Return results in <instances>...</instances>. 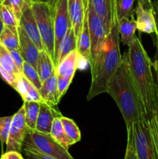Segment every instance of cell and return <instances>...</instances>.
I'll use <instances>...</instances> for the list:
<instances>
[{
	"label": "cell",
	"mask_w": 158,
	"mask_h": 159,
	"mask_svg": "<svg viewBox=\"0 0 158 159\" xmlns=\"http://www.w3.org/2000/svg\"><path fill=\"white\" fill-rule=\"evenodd\" d=\"M71 82L72 81L68 80V79L57 78V90H58V94L60 99H61L64 95L68 91Z\"/></svg>",
	"instance_id": "cell-37"
},
{
	"label": "cell",
	"mask_w": 158,
	"mask_h": 159,
	"mask_svg": "<svg viewBox=\"0 0 158 159\" xmlns=\"http://www.w3.org/2000/svg\"><path fill=\"white\" fill-rule=\"evenodd\" d=\"M128 47V52L123 57L149 120L153 115L156 93V79L152 71L153 64L139 37L135 36Z\"/></svg>",
	"instance_id": "cell-2"
},
{
	"label": "cell",
	"mask_w": 158,
	"mask_h": 159,
	"mask_svg": "<svg viewBox=\"0 0 158 159\" xmlns=\"http://www.w3.org/2000/svg\"><path fill=\"white\" fill-rule=\"evenodd\" d=\"M20 26L24 30L26 34L33 41V43L40 51L44 50L41 36L39 31L38 25H37L32 7L28 8L23 12L20 20Z\"/></svg>",
	"instance_id": "cell-11"
},
{
	"label": "cell",
	"mask_w": 158,
	"mask_h": 159,
	"mask_svg": "<svg viewBox=\"0 0 158 159\" xmlns=\"http://www.w3.org/2000/svg\"><path fill=\"white\" fill-rule=\"evenodd\" d=\"M26 159H57L54 157L49 156V155H43V154L37 153V152H30L27 150H23Z\"/></svg>",
	"instance_id": "cell-38"
},
{
	"label": "cell",
	"mask_w": 158,
	"mask_h": 159,
	"mask_svg": "<svg viewBox=\"0 0 158 159\" xmlns=\"http://www.w3.org/2000/svg\"><path fill=\"white\" fill-rule=\"evenodd\" d=\"M40 102H41L26 101L23 103L26 111V124L29 130H36Z\"/></svg>",
	"instance_id": "cell-23"
},
{
	"label": "cell",
	"mask_w": 158,
	"mask_h": 159,
	"mask_svg": "<svg viewBox=\"0 0 158 159\" xmlns=\"http://www.w3.org/2000/svg\"><path fill=\"white\" fill-rule=\"evenodd\" d=\"M0 17L6 26L9 27L15 34H18V26L20 21L17 20L15 14L6 5H0Z\"/></svg>",
	"instance_id": "cell-25"
},
{
	"label": "cell",
	"mask_w": 158,
	"mask_h": 159,
	"mask_svg": "<svg viewBox=\"0 0 158 159\" xmlns=\"http://www.w3.org/2000/svg\"><path fill=\"white\" fill-rule=\"evenodd\" d=\"M156 6H157V10H158V0H156Z\"/></svg>",
	"instance_id": "cell-47"
},
{
	"label": "cell",
	"mask_w": 158,
	"mask_h": 159,
	"mask_svg": "<svg viewBox=\"0 0 158 159\" xmlns=\"http://www.w3.org/2000/svg\"><path fill=\"white\" fill-rule=\"evenodd\" d=\"M132 137L135 152L139 159H158V152L150 130L148 118L146 117L127 128Z\"/></svg>",
	"instance_id": "cell-5"
},
{
	"label": "cell",
	"mask_w": 158,
	"mask_h": 159,
	"mask_svg": "<svg viewBox=\"0 0 158 159\" xmlns=\"http://www.w3.org/2000/svg\"><path fill=\"white\" fill-rule=\"evenodd\" d=\"M60 119L63 125L64 130L71 141L74 143V144L79 142L81 139V134L75 122L73 120L63 116H60Z\"/></svg>",
	"instance_id": "cell-26"
},
{
	"label": "cell",
	"mask_w": 158,
	"mask_h": 159,
	"mask_svg": "<svg viewBox=\"0 0 158 159\" xmlns=\"http://www.w3.org/2000/svg\"><path fill=\"white\" fill-rule=\"evenodd\" d=\"M0 159H24L20 152L15 151H9L2 154Z\"/></svg>",
	"instance_id": "cell-39"
},
{
	"label": "cell",
	"mask_w": 158,
	"mask_h": 159,
	"mask_svg": "<svg viewBox=\"0 0 158 159\" xmlns=\"http://www.w3.org/2000/svg\"><path fill=\"white\" fill-rule=\"evenodd\" d=\"M54 19V67L57 65V57L60 43L65 37L68 28L72 26L68 12V0H56L53 5Z\"/></svg>",
	"instance_id": "cell-8"
},
{
	"label": "cell",
	"mask_w": 158,
	"mask_h": 159,
	"mask_svg": "<svg viewBox=\"0 0 158 159\" xmlns=\"http://www.w3.org/2000/svg\"><path fill=\"white\" fill-rule=\"evenodd\" d=\"M150 130H151L152 135L156 144V150L158 152V89L156 87V99H155V107L153 110V115L151 118L149 119Z\"/></svg>",
	"instance_id": "cell-31"
},
{
	"label": "cell",
	"mask_w": 158,
	"mask_h": 159,
	"mask_svg": "<svg viewBox=\"0 0 158 159\" xmlns=\"http://www.w3.org/2000/svg\"><path fill=\"white\" fill-rule=\"evenodd\" d=\"M9 51L11 57H12V60H13L14 63H15V67L17 68L18 71L20 73L23 72V63H24V59H23V56H22L21 53H20L19 49H8Z\"/></svg>",
	"instance_id": "cell-34"
},
{
	"label": "cell",
	"mask_w": 158,
	"mask_h": 159,
	"mask_svg": "<svg viewBox=\"0 0 158 159\" xmlns=\"http://www.w3.org/2000/svg\"><path fill=\"white\" fill-rule=\"evenodd\" d=\"M77 51L79 55L89 63L91 61V40H90L89 30H88L87 12L84 20L81 31L77 38Z\"/></svg>",
	"instance_id": "cell-17"
},
{
	"label": "cell",
	"mask_w": 158,
	"mask_h": 159,
	"mask_svg": "<svg viewBox=\"0 0 158 159\" xmlns=\"http://www.w3.org/2000/svg\"><path fill=\"white\" fill-rule=\"evenodd\" d=\"M18 36L20 40V51L23 59L37 69V58L40 50L20 25L18 26Z\"/></svg>",
	"instance_id": "cell-12"
},
{
	"label": "cell",
	"mask_w": 158,
	"mask_h": 159,
	"mask_svg": "<svg viewBox=\"0 0 158 159\" xmlns=\"http://www.w3.org/2000/svg\"><path fill=\"white\" fill-rule=\"evenodd\" d=\"M12 120V116L0 117V141H1L2 148L5 144H6L8 140Z\"/></svg>",
	"instance_id": "cell-32"
},
{
	"label": "cell",
	"mask_w": 158,
	"mask_h": 159,
	"mask_svg": "<svg viewBox=\"0 0 158 159\" xmlns=\"http://www.w3.org/2000/svg\"><path fill=\"white\" fill-rule=\"evenodd\" d=\"M59 112L56 111L53 107H50L45 102H41L40 106L38 118H37L36 130L46 134H50L53 121L57 116H61Z\"/></svg>",
	"instance_id": "cell-15"
},
{
	"label": "cell",
	"mask_w": 158,
	"mask_h": 159,
	"mask_svg": "<svg viewBox=\"0 0 158 159\" xmlns=\"http://www.w3.org/2000/svg\"><path fill=\"white\" fill-rule=\"evenodd\" d=\"M136 15V27L139 32L146 34H158V26L156 23L154 8L145 9L141 3L138 2L135 9Z\"/></svg>",
	"instance_id": "cell-10"
},
{
	"label": "cell",
	"mask_w": 158,
	"mask_h": 159,
	"mask_svg": "<svg viewBox=\"0 0 158 159\" xmlns=\"http://www.w3.org/2000/svg\"><path fill=\"white\" fill-rule=\"evenodd\" d=\"M88 4L92 7L95 13L105 22L108 32L112 26V15L110 0H89Z\"/></svg>",
	"instance_id": "cell-18"
},
{
	"label": "cell",
	"mask_w": 158,
	"mask_h": 159,
	"mask_svg": "<svg viewBox=\"0 0 158 159\" xmlns=\"http://www.w3.org/2000/svg\"><path fill=\"white\" fill-rule=\"evenodd\" d=\"M56 0H32L33 3L37 2V3H44V4L50 5V6H53Z\"/></svg>",
	"instance_id": "cell-43"
},
{
	"label": "cell",
	"mask_w": 158,
	"mask_h": 159,
	"mask_svg": "<svg viewBox=\"0 0 158 159\" xmlns=\"http://www.w3.org/2000/svg\"><path fill=\"white\" fill-rule=\"evenodd\" d=\"M2 4L8 6L20 21L23 12L32 6L33 2L32 0H5Z\"/></svg>",
	"instance_id": "cell-28"
},
{
	"label": "cell",
	"mask_w": 158,
	"mask_h": 159,
	"mask_svg": "<svg viewBox=\"0 0 158 159\" xmlns=\"http://www.w3.org/2000/svg\"><path fill=\"white\" fill-rule=\"evenodd\" d=\"M54 68L55 67L54 62L48 53L45 50L40 51L37 58V71L42 82L47 79L54 72Z\"/></svg>",
	"instance_id": "cell-20"
},
{
	"label": "cell",
	"mask_w": 158,
	"mask_h": 159,
	"mask_svg": "<svg viewBox=\"0 0 158 159\" xmlns=\"http://www.w3.org/2000/svg\"><path fill=\"white\" fill-rule=\"evenodd\" d=\"M137 2L141 3L145 9H151V8H153V4L151 2V0H137Z\"/></svg>",
	"instance_id": "cell-42"
},
{
	"label": "cell",
	"mask_w": 158,
	"mask_h": 159,
	"mask_svg": "<svg viewBox=\"0 0 158 159\" xmlns=\"http://www.w3.org/2000/svg\"><path fill=\"white\" fill-rule=\"evenodd\" d=\"M60 117L57 116L53 121L52 127H51L50 131V136L56 141H57L59 144H61L64 148L68 150L69 148L74 144V143L71 141V139L68 138V135L65 133Z\"/></svg>",
	"instance_id": "cell-22"
},
{
	"label": "cell",
	"mask_w": 158,
	"mask_h": 159,
	"mask_svg": "<svg viewBox=\"0 0 158 159\" xmlns=\"http://www.w3.org/2000/svg\"><path fill=\"white\" fill-rule=\"evenodd\" d=\"M68 5L71 25L77 38L81 31L87 11L82 0H68Z\"/></svg>",
	"instance_id": "cell-16"
},
{
	"label": "cell",
	"mask_w": 158,
	"mask_h": 159,
	"mask_svg": "<svg viewBox=\"0 0 158 159\" xmlns=\"http://www.w3.org/2000/svg\"><path fill=\"white\" fill-rule=\"evenodd\" d=\"M87 20H88V30H89L90 40H91V61L88 64L92 62L99 53L100 52L104 41L106 39L109 32L107 30L105 22L99 16H98L88 4L87 9Z\"/></svg>",
	"instance_id": "cell-7"
},
{
	"label": "cell",
	"mask_w": 158,
	"mask_h": 159,
	"mask_svg": "<svg viewBox=\"0 0 158 159\" xmlns=\"http://www.w3.org/2000/svg\"><path fill=\"white\" fill-rule=\"evenodd\" d=\"M135 0H117L116 6V19L118 22L122 18H133L134 16Z\"/></svg>",
	"instance_id": "cell-24"
},
{
	"label": "cell",
	"mask_w": 158,
	"mask_h": 159,
	"mask_svg": "<svg viewBox=\"0 0 158 159\" xmlns=\"http://www.w3.org/2000/svg\"><path fill=\"white\" fill-rule=\"evenodd\" d=\"M39 93L43 102L50 107H54L59 103L60 99L57 90V78L55 72L42 82Z\"/></svg>",
	"instance_id": "cell-14"
},
{
	"label": "cell",
	"mask_w": 158,
	"mask_h": 159,
	"mask_svg": "<svg viewBox=\"0 0 158 159\" xmlns=\"http://www.w3.org/2000/svg\"><path fill=\"white\" fill-rule=\"evenodd\" d=\"M39 31L41 36L44 50L54 61V19L53 6L44 3L33 2L32 4Z\"/></svg>",
	"instance_id": "cell-6"
},
{
	"label": "cell",
	"mask_w": 158,
	"mask_h": 159,
	"mask_svg": "<svg viewBox=\"0 0 158 159\" xmlns=\"http://www.w3.org/2000/svg\"><path fill=\"white\" fill-rule=\"evenodd\" d=\"M29 130L26 124V111L23 105L12 116L9 137L6 141V152L15 151L22 153L23 144L26 133Z\"/></svg>",
	"instance_id": "cell-9"
},
{
	"label": "cell",
	"mask_w": 158,
	"mask_h": 159,
	"mask_svg": "<svg viewBox=\"0 0 158 159\" xmlns=\"http://www.w3.org/2000/svg\"><path fill=\"white\" fill-rule=\"evenodd\" d=\"M5 0H0V5H2L3 3V2H4Z\"/></svg>",
	"instance_id": "cell-46"
},
{
	"label": "cell",
	"mask_w": 158,
	"mask_h": 159,
	"mask_svg": "<svg viewBox=\"0 0 158 159\" xmlns=\"http://www.w3.org/2000/svg\"><path fill=\"white\" fill-rule=\"evenodd\" d=\"M111 1V6H112V23L113 22H118L116 19V1L117 0H110Z\"/></svg>",
	"instance_id": "cell-41"
},
{
	"label": "cell",
	"mask_w": 158,
	"mask_h": 159,
	"mask_svg": "<svg viewBox=\"0 0 158 159\" xmlns=\"http://www.w3.org/2000/svg\"><path fill=\"white\" fill-rule=\"evenodd\" d=\"M0 43L6 47L7 49L20 50V40L19 36L11 30L9 27L5 26L1 35H0Z\"/></svg>",
	"instance_id": "cell-27"
},
{
	"label": "cell",
	"mask_w": 158,
	"mask_h": 159,
	"mask_svg": "<svg viewBox=\"0 0 158 159\" xmlns=\"http://www.w3.org/2000/svg\"><path fill=\"white\" fill-rule=\"evenodd\" d=\"M4 26H5L4 23H3L1 17H0V35H1L2 32V30H3V29H4Z\"/></svg>",
	"instance_id": "cell-44"
},
{
	"label": "cell",
	"mask_w": 158,
	"mask_h": 159,
	"mask_svg": "<svg viewBox=\"0 0 158 159\" xmlns=\"http://www.w3.org/2000/svg\"><path fill=\"white\" fill-rule=\"evenodd\" d=\"M124 159H139L136 152H135L132 137L129 134H127L126 150H125V158H124Z\"/></svg>",
	"instance_id": "cell-36"
},
{
	"label": "cell",
	"mask_w": 158,
	"mask_h": 159,
	"mask_svg": "<svg viewBox=\"0 0 158 159\" xmlns=\"http://www.w3.org/2000/svg\"><path fill=\"white\" fill-rule=\"evenodd\" d=\"M19 74H20V73H19ZM17 75L8 72V71H6L2 67L0 66V76H1L2 79L6 83L9 84V85H10L11 87H12L13 89L15 88V86Z\"/></svg>",
	"instance_id": "cell-35"
},
{
	"label": "cell",
	"mask_w": 158,
	"mask_h": 159,
	"mask_svg": "<svg viewBox=\"0 0 158 159\" xmlns=\"http://www.w3.org/2000/svg\"><path fill=\"white\" fill-rule=\"evenodd\" d=\"M79 55L77 50L73 51L64 57L63 60L60 61L58 65L54 68L57 78L60 79L73 80L74 74L79 67Z\"/></svg>",
	"instance_id": "cell-13"
},
{
	"label": "cell",
	"mask_w": 158,
	"mask_h": 159,
	"mask_svg": "<svg viewBox=\"0 0 158 159\" xmlns=\"http://www.w3.org/2000/svg\"><path fill=\"white\" fill-rule=\"evenodd\" d=\"M0 66L2 67L6 71L12 74L17 75L20 73L15 67V63L11 57L9 51L6 47L0 43Z\"/></svg>",
	"instance_id": "cell-29"
},
{
	"label": "cell",
	"mask_w": 158,
	"mask_h": 159,
	"mask_svg": "<svg viewBox=\"0 0 158 159\" xmlns=\"http://www.w3.org/2000/svg\"><path fill=\"white\" fill-rule=\"evenodd\" d=\"M122 56L119 47L118 22H113L109 34L104 41L96 58L89 64L91 82L87 99L91 100L98 95L106 93L110 79L119 68Z\"/></svg>",
	"instance_id": "cell-3"
},
{
	"label": "cell",
	"mask_w": 158,
	"mask_h": 159,
	"mask_svg": "<svg viewBox=\"0 0 158 159\" xmlns=\"http://www.w3.org/2000/svg\"><path fill=\"white\" fill-rule=\"evenodd\" d=\"M26 89H27V93H26V99L23 100L24 102H26V101H27V102H29V101L43 102L40 93H39V90L34 85H33L27 79H26Z\"/></svg>",
	"instance_id": "cell-33"
},
{
	"label": "cell",
	"mask_w": 158,
	"mask_h": 159,
	"mask_svg": "<svg viewBox=\"0 0 158 159\" xmlns=\"http://www.w3.org/2000/svg\"><path fill=\"white\" fill-rule=\"evenodd\" d=\"M23 150L37 152L57 159H74L68 150L56 141L50 134L29 130L26 133L23 144Z\"/></svg>",
	"instance_id": "cell-4"
},
{
	"label": "cell",
	"mask_w": 158,
	"mask_h": 159,
	"mask_svg": "<svg viewBox=\"0 0 158 159\" xmlns=\"http://www.w3.org/2000/svg\"><path fill=\"white\" fill-rule=\"evenodd\" d=\"M106 93L117 104L124 118L126 128H129L133 124L147 117L144 106L124 57H122L119 68L108 82Z\"/></svg>",
	"instance_id": "cell-1"
},
{
	"label": "cell",
	"mask_w": 158,
	"mask_h": 159,
	"mask_svg": "<svg viewBox=\"0 0 158 159\" xmlns=\"http://www.w3.org/2000/svg\"><path fill=\"white\" fill-rule=\"evenodd\" d=\"M77 50V37L75 35L72 26L68 28L65 37H64L57 57V65L59 62L63 60L66 56H68L71 51ZM56 65V66H57Z\"/></svg>",
	"instance_id": "cell-21"
},
{
	"label": "cell",
	"mask_w": 158,
	"mask_h": 159,
	"mask_svg": "<svg viewBox=\"0 0 158 159\" xmlns=\"http://www.w3.org/2000/svg\"><path fill=\"white\" fill-rule=\"evenodd\" d=\"M118 30L123 44L129 46L136 36V22L133 18H122L118 22Z\"/></svg>",
	"instance_id": "cell-19"
},
{
	"label": "cell",
	"mask_w": 158,
	"mask_h": 159,
	"mask_svg": "<svg viewBox=\"0 0 158 159\" xmlns=\"http://www.w3.org/2000/svg\"><path fill=\"white\" fill-rule=\"evenodd\" d=\"M82 1H83L84 6H85V9H86L87 11V9H88V1H89V0H82Z\"/></svg>",
	"instance_id": "cell-45"
},
{
	"label": "cell",
	"mask_w": 158,
	"mask_h": 159,
	"mask_svg": "<svg viewBox=\"0 0 158 159\" xmlns=\"http://www.w3.org/2000/svg\"><path fill=\"white\" fill-rule=\"evenodd\" d=\"M158 26V20H156ZM155 47H156V54H155V62L153 64V67H154L155 71H156V87L158 89V34L156 35V41H155Z\"/></svg>",
	"instance_id": "cell-40"
},
{
	"label": "cell",
	"mask_w": 158,
	"mask_h": 159,
	"mask_svg": "<svg viewBox=\"0 0 158 159\" xmlns=\"http://www.w3.org/2000/svg\"><path fill=\"white\" fill-rule=\"evenodd\" d=\"M22 74L25 76L26 79L36 87L37 89H40L42 85V82L39 76L37 69L28 62L24 61L23 66V72Z\"/></svg>",
	"instance_id": "cell-30"
}]
</instances>
